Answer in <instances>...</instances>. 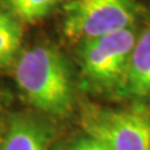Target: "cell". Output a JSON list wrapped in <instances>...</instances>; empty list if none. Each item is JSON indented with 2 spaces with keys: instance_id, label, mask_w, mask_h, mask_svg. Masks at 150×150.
I'll list each match as a JSON object with an SVG mask.
<instances>
[{
  "instance_id": "30bf717a",
  "label": "cell",
  "mask_w": 150,
  "mask_h": 150,
  "mask_svg": "<svg viewBox=\"0 0 150 150\" xmlns=\"http://www.w3.org/2000/svg\"><path fill=\"white\" fill-rule=\"evenodd\" d=\"M9 118V114L6 112V108H5V101H4V98L0 93V137H1L4 129H5L6 121Z\"/></svg>"
},
{
  "instance_id": "7a4b0ae2",
  "label": "cell",
  "mask_w": 150,
  "mask_h": 150,
  "mask_svg": "<svg viewBox=\"0 0 150 150\" xmlns=\"http://www.w3.org/2000/svg\"><path fill=\"white\" fill-rule=\"evenodd\" d=\"M137 38L133 26L83 43L79 56L83 86L95 94L120 98Z\"/></svg>"
},
{
  "instance_id": "6da1fadb",
  "label": "cell",
  "mask_w": 150,
  "mask_h": 150,
  "mask_svg": "<svg viewBox=\"0 0 150 150\" xmlns=\"http://www.w3.org/2000/svg\"><path fill=\"white\" fill-rule=\"evenodd\" d=\"M16 85L23 98L46 118L63 120L75 110L73 74L65 56L51 44H36L16 58Z\"/></svg>"
},
{
  "instance_id": "9c48e42d",
  "label": "cell",
  "mask_w": 150,
  "mask_h": 150,
  "mask_svg": "<svg viewBox=\"0 0 150 150\" xmlns=\"http://www.w3.org/2000/svg\"><path fill=\"white\" fill-rule=\"evenodd\" d=\"M51 150H110L109 146L103 142L101 139L94 137V135L85 133L76 135L68 142H65L60 146L53 148Z\"/></svg>"
},
{
  "instance_id": "3957f363",
  "label": "cell",
  "mask_w": 150,
  "mask_h": 150,
  "mask_svg": "<svg viewBox=\"0 0 150 150\" xmlns=\"http://www.w3.org/2000/svg\"><path fill=\"white\" fill-rule=\"evenodd\" d=\"M80 125L110 150H150V106L146 103L123 108L86 104L80 111Z\"/></svg>"
},
{
  "instance_id": "8992f818",
  "label": "cell",
  "mask_w": 150,
  "mask_h": 150,
  "mask_svg": "<svg viewBox=\"0 0 150 150\" xmlns=\"http://www.w3.org/2000/svg\"><path fill=\"white\" fill-rule=\"evenodd\" d=\"M120 98L133 103L150 101V28L137 38Z\"/></svg>"
},
{
  "instance_id": "ba28073f",
  "label": "cell",
  "mask_w": 150,
  "mask_h": 150,
  "mask_svg": "<svg viewBox=\"0 0 150 150\" xmlns=\"http://www.w3.org/2000/svg\"><path fill=\"white\" fill-rule=\"evenodd\" d=\"M62 0H5L11 15L26 23L45 18Z\"/></svg>"
},
{
  "instance_id": "52a82bcc",
  "label": "cell",
  "mask_w": 150,
  "mask_h": 150,
  "mask_svg": "<svg viewBox=\"0 0 150 150\" xmlns=\"http://www.w3.org/2000/svg\"><path fill=\"white\" fill-rule=\"evenodd\" d=\"M21 38L23 31L16 18L0 11V67H5L16 58Z\"/></svg>"
},
{
  "instance_id": "277c9868",
  "label": "cell",
  "mask_w": 150,
  "mask_h": 150,
  "mask_svg": "<svg viewBox=\"0 0 150 150\" xmlns=\"http://www.w3.org/2000/svg\"><path fill=\"white\" fill-rule=\"evenodd\" d=\"M139 9L135 0H71L65 6L63 33L70 41L83 44L133 28Z\"/></svg>"
},
{
  "instance_id": "5b68a950",
  "label": "cell",
  "mask_w": 150,
  "mask_h": 150,
  "mask_svg": "<svg viewBox=\"0 0 150 150\" xmlns=\"http://www.w3.org/2000/svg\"><path fill=\"white\" fill-rule=\"evenodd\" d=\"M54 137L53 126L39 116L13 114L0 137V150H51Z\"/></svg>"
}]
</instances>
